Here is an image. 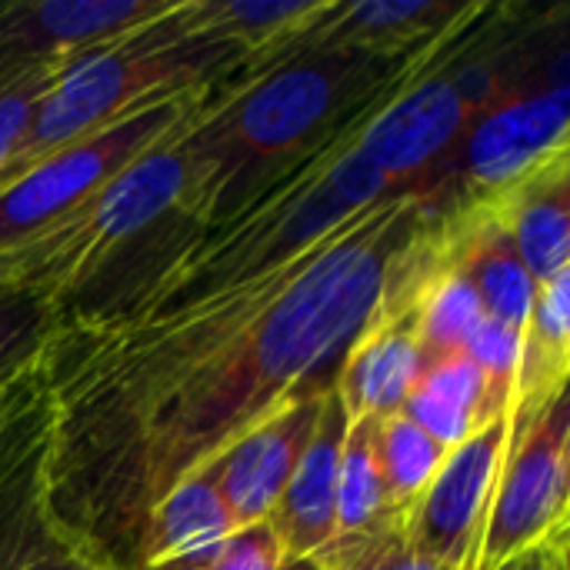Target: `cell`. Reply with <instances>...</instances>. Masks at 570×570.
Wrapping results in <instances>:
<instances>
[{
  "label": "cell",
  "instance_id": "obj_1",
  "mask_svg": "<svg viewBox=\"0 0 570 570\" xmlns=\"http://www.w3.org/2000/svg\"><path fill=\"white\" fill-rule=\"evenodd\" d=\"M428 197H391L314 244L287 287L234 337L167 381L70 424L47 417V504L117 570H137L150 511L244 434L324 401L381 307L394 264L431 220Z\"/></svg>",
  "mask_w": 570,
  "mask_h": 570
},
{
  "label": "cell",
  "instance_id": "obj_2",
  "mask_svg": "<svg viewBox=\"0 0 570 570\" xmlns=\"http://www.w3.org/2000/svg\"><path fill=\"white\" fill-rule=\"evenodd\" d=\"M428 53L381 60L287 43L240 60L210 87L177 137L187 154L177 217L197 227L230 217L407 80Z\"/></svg>",
  "mask_w": 570,
  "mask_h": 570
},
{
  "label": "cell",
  "instance_id": "obj_3",
  "mask_svg": "<svg viewBox=\"0 0 570 570\" xmlns=\"http://www.w3.org/2000/svg\"><path fill=\"white\" fill-rule=\"evenodd\" d=\"M184 13L187 0H177L160 20L83 50L37 97L27 137L0 170V187L40 157L110 127L140 104L214 83L247 60L230 43L187 33Z\"/></svg>",
  "mask_w": 570,
  "mask_h": 570
},
{
  "label": "cell",
  "instance_id": "obj_4",
  "mask_svg": "<svg viewBox=\"0 0 570 570\" xmlns=\"http://www.w3.org/2000/svg\"><path fill=\"white\" fill-rule=\"evenodd\" d=\"M180 130L124 167L94 197L0 250V297L30 294L60 311L120 250L170 224L187 190Z\"/></svg>",
  "mask_w": 570,
  "mask_h": 570
},
{
  "label": "cell",
  "instance_id": "obj_5",
  "mask_svg": "<svg viewBox=\"0 0 570 570\" xmlns=\"http://www.w3.org/2000/svg\"><path fill=\"white\" fill-rule=\"evenodd\" d=\"M214 83L140 104L110 127L40 157L23 174L7 180L0 187V250L63 217L150 147L177 134L204 104Z\"/></svg>",
  "mask_w": 570,
  "mask_h": 570
},
{
  "label": "cell",
  "instance_id": "obj_6",
  "mask_svg": "<svg viewBox=\"0 0 570 570\" xmlns=\"http://www.w3.org/2000/svg\"><path fill=\"white\" fill-rule=\"evenodd\" d=\"M454 37L434 47L424 63L364 117L357 130L354 147L387 180L394 197H428L478 120V110L468 104L451 73V60L438 63V53Z\"/></svg>",
  "mask_w": 570,
  "mask_h": 570
},
{
  "label": "cell",
  "instance_id": "obj_7",
  "mask_svg": "<svg viewBox=\"0 0 570 570\" xmlns=\"http://www.w3.org/2000/svg\"><path fill=\"white\" fill-rule=\"evenodd\" d=\"M568 438V394L554 397L531 417L511 421V438L474 570H498L551 534L570 531Z\"/></svg>",
  "mask_w": 570,
  "mask_h": 570
},
{
  "label": "cell",
  "instance_id": "obj_8",
  "mask_svg": "<svg viewBox=\"0 0 570 570\" xmlns=\"http://www.w3.org/2000/svg\"><path fill=\"white\" fill-rule=\"evenodd\" d=\"M570 80L554 77L521 90L474 120L441 184L428 194L434 210L481 200L514 184L548 157L570 150Z\"/></svg>",
  "mask_w": 570,
  "mask_h": 570
},
{
  "label": "cell",
  "instance_id": "obj_9",
  "mask_svg": "<svg viewBox=\"0 0 570 570\" xmlns=\"http://www.w3.org/2000/svg\"><path fill=\"white\" fill-rule=\"evenodd\" d=\"M40 387L0 424V570H117L57 524L47 504Z\"/></svg>",
  "mask_w": 570,
  "mask_h": 570
},
{
  "label": "cell",
  "instance_id": "obj_10",
  "mask_svg": "<svg viewBox=\"0 0 570 570\" xmlns=\"http://www.w3.org/2000/svg\"><path fill=\"white\" fill-rule=\"evenodd\" d=\"M511 438V414L494 417L458 444L428 491L404 514V534L414 551L444 570H474L488 528L491 498Z\"/></svg>",
  "mask_w": 570,
  "mask_h": 570
},
{
  "label": "cell",
  "instance_id": "obj_11",
  "mask_svg": "<svg viewBox=\"0 0 570 570\" xmlns=\"http://www.w3.org/2000/svg\"><path fill=\"white\" fill-rule=\"evenodd\" d=\"M484 3H444V0H357L337 3L297 37L291 47L347 50L381 60H414L444 43L458 30L481 17Z\"/></svg>",
  "mask_w": 570,
  "mask_h": 570
},
{
  "label": "cell",
  "instance_id": "obj_12",
  "mask_svg": "<svg viewBox=\"0 0 570 570\" xmlns=\"http://www.w3.org/2000/svg\"><path fill=\"white\" fill-rule=\"evenodd\" d=\"M438 257L474 287L488 317L524 331L538 284L521 264L511 234L484 200L438 210Z\"/></svg>",
  "mask_w": 570,
  "mask_h": 570
},
{
  "label": "cell",
  "instance_id": "obj_13",
  "mask_svg": "<svg viewBox=\"0 0 570 570\" xmlns=\"http://www.w3.org/2000/svg\"><path fill=\"white\" fill-rule=\"evenodd\" d=\"M321 404L324 401H301L277 411L250 434H244L220 461H214V484L237 531L267 521L271 511L277 508L314 434Z\"/></svg>",
  "mask_w": 570,
  "mask_h": 570
},
{
  "label": "cell",
  "instance_id": "obj_14",
  "mask_svg": "<svg viewBox=\"0 0 570 570\" xmlns=\"http://www.w3.org/2000/svg\"><path fill=\"white\" fill-rule=\"evenodd\" d=\"M347 411L331 391L321 404L314 434L277 501L271 511V528L281 538L284 561L314 558L321 554L337 534V474H341V451L347 438Z\"/></svg>",
  "mask_w": 570,
  "mask_h": 570
},
{
  "label": "cell",
  "instance_id": "obj_15",
  "mask_svg": "<svg viewBox=\"0 0 570 570\" xmlns=\"http://www.w3.org/2000/svg\"><path fill=\"white\" fill-rule=\"evenodd\" d=\"M424 354L417 341L414 307H377L364 334L347 351L337 377V397L351 421L391 417L404 411V401L417 387Z\"/></svg>",
  "mask_w": 570,
  "mask_h": 570
},
{
  "label": "cell",
  "instance_id": "obj_16",
  "mask_svg": "<svg viewBox=\"0 0 570 570\" xmlns=\"http://www.w3.org/2000/svg\"><path fill=\"white\" fill-rule=\"evenodd\" d=\"M504 230L511 234L521 264L534 284L551 281L570 267V150H561L501 187L481 197Z\"/></svg>",
  "mask_w": 570,
  "mask_h": 570
},
{
  "label": "cell",
  "instance_id": "obj_17",
  "mask_svg": "<svg viewBox=\"0 0 570 570\" xmlns=\"http://www.w3.org/2000/svg\"><path fill=\"white\" fill-rule=\"evenodd\" d=\"M234 531V518L214 484V464H207L150 511L137 570H210Z\"/></svg>",
  "mask_w": 570,
  "mask_h": 570
},
{
  "label": "cell",
  "instance_id": "obj_18",
  "mask_svg": "<svg viewBox=\"0 0 570 570\" xmlns=\"http://www.w3.org/2000/svg\"><path fill=\"white\" fill-rule=\"evenodd\" d=\"M570 374V267L538 284L528 324L521 331V364L511 401V421L531 417L568 394Z\"/></svg>",
  "mask_w": 570,
  "mask_h": 570
},
{
  "label": "cell",
  "instance_id": "obj_19",
  "mask_svg": "<svg viewBox=\"0 0 570 570\" xmlns=\"http://www.w3.org/2000/svg\"><path fill=\"white\" fill-rule=\"evenodd\" d=\"M331 0H187L184 27L261 57L297 40Z\"/></svg>",
  "mask_w": 570,
  "mask_h": 570
},
{
  "label": "cell",
  "instance_id": "obj_20",
  "mask_svg": "<svg viewBox=\"0 0 570 570\" xmlns=\"http://www.w3.org/2000/svg\"><path fill=\"white\" fill-rule=\"evenodd\" d=\"M414 314H417V341H421L424 364L448 357V354H461L468 347L471 334L478 331V324L488 317L474 287L461 274H454L441 264L438 217L431 227L428 271L414 291Z\"/></svg>",
  "mask_w": 570,
  "mask_h": 570
},
{
  "label": "cell",
  "instance_id": "obj_21",
  "mask_svg": "<svg viewBox=\"0 0 570 570\" xmlns=\"http://www.w3.org/2000/svg\"><path fill=\"white\" fill-rule=\"evenodd\" d=\"M397 508L391 504L387 481L374 448V417H361L347 424L344 451H341V474H337V534L351 538L361 531L377 528Z\"/></svg>",
  "mask_w": 570,
  "mask_h": 570
},
{
  "label": "cell",
  "instance_id": "obj_22",
  "mask_svg": "<svg viewBox=\"0 0 570 570\" xmlns=\"http://www.w3.org/2000/svg\"><path fill=\"white\" fill-rule=\"evenodd\" d=\"M374 448L387 481L391 504L397 511H411L414 501L428 491L444 458L451 454L431 434H424L407 414L374 417Z\"/></svg>",
  "mask_w": 570,
  "mask_h": 570
},
{
  "label": "cell",
  "instance_id": "obj_23",
  "mask_svg": "<svg viewBox=\"0 0 570 570\" xmlns=\"http://www.w3.org/2000/svg\"><path fill=\"white\" fill-rule=\"evenodd\" d=\"M464 354L478 364L484 377V404H481V428H484L494 417L511 414L518 364H521V331L494 317H484L471 334Z\"/></svg>",
  "mask_w": 570,
  "mask_h": 570
},
{
  "label": "cell",
  "instance_id": "obj_24",
  "mask_svg": "<svg viewBox=\"0 0 570 570\" xmlns=\"http://www.w3.org/2000/svg\"><path fill=\"white\" fill-rule=\"evenodd\" d=\"M53 307L30 294H7L0 297V377L27 371L40 354L50 327Z\"/></svg>",
  "mask_w": 570,
  "mask_h": 570
},
{
  "label": "cell",
  "instance_id": "obj_25",
  "mask_svg": "<svg viewBox=\"0 0 570 570\" xmlns=\"http://www.w3.org/2000/svg\"><path fill=\"white\" fill-rule=\"evenodd\" d=\"M284 568V548L274 534L271 521L247 524L234 531L217 554L210 570H281Z\"/></svg>",
  "mask_w": 570,
  "mask_h": 570
},
{
  "label": "cell",
  "instance_id": "obj_26",
  "mask_svg": "<svg viewBox=\"0 0 570 570\" xmlns=\"http://www.w3.org/2000/svg\"><path fill=\"white\" fill-rule=\"evenodd\" d=\"M404 514L407 511H394L387 521H381L371 531H361V534H351V538H334L314 558L324 564V570H377L381 558H384V548H387L394 528L404 521Z\"/></svg>",
  "mask_w": 570,
  "mask_h": 570
},
{
  "label": "cell",
  "instance_id": "obj_27",
  "mask_svg": "<svg viewBox=\"0 0 570 570\" xmlns=\"http://www.w3.org/2000/svg\"><path fill=\"white\" fill-rule=\"evenodd\" d=\"M568 534L570 531L551 534L548 541L528 548L524 554L511 558L498 570H568Z\"/></svg>",
  "mask_w": 570,
  "mask_h": 570
},
{
  "label": "cell",
  "instance_id": "obj_28",
  "mask_svg": "<svg viewBox=\"0 0 570 570\" xmlns=\"http://www.w3.org/2000/svg\"><path fill=\"white\" fill-rule=\"evenodd\" d=\"M377 570H444L438 568L434 561H428L421 551H414L411 548V541H407V534H404V521L394 528V534H391V541H387V548H384V558H381V568Z\"/></svg>",
  "mask_w": 570,
  "mask_h": 570
},
{
  "label": "cell",
  "instance_id": "obj_29",
  "mask_svg": "<svg viewBox=\"0 0 570 570\" xmlns=\"http://www.w3.org/2000/svg\"><path fill=\"white\" fill-rule=\"evenodd\" d=\"M37 391V374H33V364L27 371H17V374H7L0 377V424Z\"/></svg>",
  "mask_w": 570,
  "mask_h": 570
},
{
  "label": "cell",
  "instance_id": "obj_30",
  "mask_svg": "<svg viewBox=\"0 0 570 570\" xmlns=\"http://www.w3.org/2000/svg\"><path fill=\"white\" fill-rule=\"evenodd\" d=\"M281 570H324V564L317 558H297V561H284Z\"/></svg>",
  "mask_w": 570,
  "mask_h": 570
}]
</instances>
